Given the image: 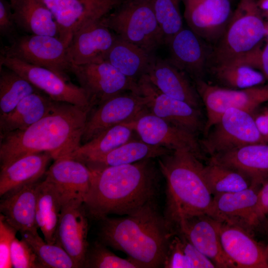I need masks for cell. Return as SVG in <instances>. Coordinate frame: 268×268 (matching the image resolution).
Returning a JSON list of instances; mask_svg holds the SVG:
<instances>
[{"label":"cell","mask_w":268,"mask_h":268,"mask_svg":"<svg viewBox=\"0 0 268 268\" xmlns=\"http://www.w3.org/2000/svg\"><path fill=\"white\" fill-rule=\"evenodd\" d=\"M89 112L58 102L51 112L26 129L0 135V167L35 153H49L54 160L69 156L81 145Z\"/></svg>","instance_id":"obj_1"},{"label":"cell","mask_w":268,"mask_h":268,"mask_svg":"<svg viewBox=\"0 0 268 268\" xmlns=\"http://www.w3.org/2000/svg\"><path fill=\"white\" fill-rule=\"evenodd\" d=\"M91 170V186L83 203L93 218L129 215L153 201L157 176L151 159Z\"/></svg>","instance_id":"obj_2"},{"label":"cell","mask_w":268,"mask_h":268,"mask_svg":"<svg viewBox=\"0 0 268 268\" xmlns=\"http://www.w3.org/2000/svg\"><path fill=\"white\" fill-rule=\"evenodd\" d=\"M101 220V242L124 252L141 268L163 266L173 232L153 201L124 217H106Z\"/></svg>","instance_id":"obj_3"},{"label":"cell","mask_w":268,"mask_h":268,"mask_svg":"<svg viewBox=\"0 0 268 268\" xmlns=\"http://www.w3.org/2000/svg\"><path fill=\"white\" fill-rule=\"evenodd\" d=\"M200 160L186 150L159 157V168L166 181L164 218L171 230L183 219L209 214L213 197Z\"/></svg>","instance_id":"obj_4"},{"label":"cell","mask_w":268,"mask_h":268,"mask_svg":"<svg viewBox=\"0 0 268 268\" xmlns=\"http://www.w3.org/2000/svg\"><path fill=\"white\" fill-rule=\"evenodd\" d=\"M101 21L118 37L151 54L164 44L151 1L121 0Z\"/></svg>","instance_id":"obj_5"},{"label":"cell","mask_w":268,"mask_h":268,"mask_svg":"<svg viewBox=\"0 0 268 268\" xmlns=\"http://www.w3.org/2000/svg\"><path fill=\"white\" fill-rule=\"evenodd\" d=\"M267 34L257 0H239L214 52L215 64L226 63L250 52Z\"/></svg>","instance_id":"obj_6"},{"label":"cell","mask_w":268,"mask_h":268,"mask_svg":"<svg viewBox=\"0 0 268 268\" xmlns=\"http://www.w3.org/2000/svg\"><path fill=\"white\" fill-rule=\"evenodd\" d=\"M0 55L47 68L69 81L71 64L67 46L58 37L35 34L17 37L1 49Z\"/></svg>","instance_id":"obj_7"},{"label":"cell","mask_w":268,"mask_h":268,"mask_svg":"<svg viewBox=\"0 0 268 268\" xmlns=\"http://www.w3.org/2000/svg\"><path fill=\"white\" fill-rule=\"evenodd\" d=\"M195 81L206 110L204 134L208 133L228 109L235 108L253 114L259 106L268 102V84L236 89L209 84L201 79Z\"/></svg>","instance_id":"obj_8"},{"label":"cell","mask_w":268,"mask_h":268,"mask_svg":"<svg viewBox=\"0 0 268 268\" xmlns=\"http://www.w3.org/2000/svg\"><path fill=\"white\" fill-rule=\"evenodd\" d=\"M70 72L85 92L91 110L122 93L137 92V81L128 78L105 60L71 64Z\"/></svg>","instance_id":"obj_9"},{"label":"cell","mask_w":268,"mask_h":268,"mask_svg":"<svg viewBox=\"0 0 268 268\" xmlns=\"http://www.w3.org/2000/svg\"><path fill=\"white\" fill-rule=\"evenodd\" d=\"M52 12L58 25L59 38L67 47L80 30L101 20L121 0H39Z\"/></svg>","instance_id":"obj_10"},{"label":"cell","mask_w":268,"mask_h":268,"mask_svg":"<svg viewBox=\"0 0 268 268\" xmlns=\"http://www.w3.org/2000/svg\"><path fill=\"white\" fill-rule=\"evenodd\" d=\"M212 127L202 142L203 148L211 156L248 144L266 143L253 114L242 110L228 109Z\"/></svg>","instance_id":"obj_11"},{"label":"cell","mask_w":268,"mask_h":268,"mask_svg":"<svg viewBox=\"0 0 268 268\" xmlns=\"http://www.w3.org/2000/svg\"><path fill=\"white\" fill-rule=\"evenodd\" d=\"M0 65L16 72L55 101L91 110L88 98L80 86L66 80L50 69L1 55Z\"/></svg>","instance_id":"obj_12"},{"label":"cell","mask_w":268,"mask_h":268,"mask_svg":"<svg viewBox=\"0 0 268 268\" xmlns=\"http://www.w3.org/2000/svg\"><path fill=\"white\" fill-rule=\"evenodd\" d=\"M135 132L140 140L169 150H186L200 159L202 147L196 134L146 111L135 119L123 123Z\"/></svg>","instance_id":"obj_13"},{"label":"cell","mask_w":268,"mask_h":268,"mask_svg":"<svg viewBox=\"0 0 268 268\" xmlns=\"http://www.w3.org/2000/svg\"><path fill=\"white\" fill-rule=\"evenodd\" d=\"M146 111L144 98L138 92L127 91L108 99L89 113L81 144L109 128L133 120Z\"/></svg>","instance_id":"obj_14"},{"label":"cell","mask_w":268,"mask_h":268,"mask_svg":"<svg viewBox=\"0 0 268 268\" xmlns=\"http://www.w3.org/2000/svg\"><path fill=\"white\" fill-rule=\"evenodd\" d=\"M137 90L149 113L195 134L201 130V114L198 108L162 93L145 75L137 81Z\"/></svg>","instance_id":"obj_15"},{"label":"cell","mask_w":268,"mask_h":268,"mask_svg":"<svg viewBox=\"0 0 268 268\" xmlns=\"http://www.w3.org/2000/svg\"><path fill=\"white\" fill-rule=\"evenodd\" d=\"M188 27L204 41L219 40L232 13L230 0H183Z\"/></svg>","instance_id":"obj_16"},{"label":"cell","mask_w":268,"mask_h":268,"mask_svg":"<svg viewBox=\"0 0 268 268\" xmlns=\"http://www.w3.org/2000/svg\"><path fill=\"white\" fill-rule=\"evenodd\" d=\"M86 211L83 202L71 200L63 204L56 233V243L83 268L89 246Z\"/></svg>","instance_id":"obj_17"},{"label":"cell","mask_w":268,"mask_h":268,"mask_svg":"<svg viewBox=\"0 0 268 268\" xmlns=\"http://www.w3.org/2000/svg\"><path fill=\"white\" fill-rule=\"evenodd\" d=\"M220 222L207 215L184 219L175 226L201 253L208 258L216 268H236L225 254L219 236Z\"/></svg>","instance_id":"obj_18"},{"label":"cell","mask_w":268,"mask_h":268,"mask_svg":"<svg viewBox=\"0 0 268 268\" xmlns=\"http://www.w3.org/2000/svg\"><path fill=\"white\" fill-rule=\"evenodd\" d=\"M59 193L63 204L74 199L84 203L90 191L92 170L84 163L69 156L54 160L45 173Z\"/></svg>","instance_id":"obj_19"},{"label":"cell","mask_w":268,"mask_h":268,"mask_svg":"<svg viewBox=\"0 0 268 268\" xmlns=\"http://www.w3.org/2000/svg\"><path fill=\"white\" fill-rule=\"evenodd\" d=\"M223 249L236 268H268V246L257 242L240 226L220 222Z\"/></svg>","instance_id":"obj_20"},{"label":"cell","mask_w":268,"mask_h":268,"mask_svg":"<svg viewBox=\"0 0 268 268\" xmlns=\"http://www.w3.org/2000/svg\"><path fill=\"white\" fill-rule=\"evenodd\" d=\"M117 35L101 21L90 24L78 31L67 47L72 65H82L104 61Z\"/></svg>","instance_id":"obj_21"},{"label":"cell","mask_w":268,"mask_h":268,"mask_svg":"<svg viewBox=\"0 0 268 268\" xmlns=\"http://www.w3.org/2000/svg\"><path fill=\"white\" fill-rule=\"evenodd\" d=\"M256 187L213 197L208 216L222 223L245 229L256 226L255 212L258 201Z\"/></svg>","instance_id":"obj_22"},{"label":"cell","mask_w":268,"mask_h":268,"mask_svg":"<svg viewBox=\"0 0 268 268\" xmlns=\"http://www.w3.org/2000/svg\"><path fill=\"white\" fill-rule=\"evenodd\" d=\"M216 161L246 176L257 187L268 178V143H254L211 156Z\"/></svg>","instance_id":"obj_23"},{"label":"cell","mask_w":268,"mask_h":268,"mask_svg":"<svg viewBox=\"0 0 268 268\" xmlns=\"http://www.w3.org/2000/svg\"><path fill=\"white\" fill-rule=\"evenodd\" d=\"M203 41L189 27H183L167 44L170 53L167 60L195 80L201 79L207 60Z\"/></svg>","instance_id":"obj_24"},{"label":"cell","mask_w":268,"mask_h":268,"mask_svg":"<svg viewBox=\"0 0 268 268\" xmlns=\"http://www.w3.org/2000/svg\"><path fill=\"white\" fill-rule=\"evenodd\" d=\"M40 181L6 194L0 201V213L20 234L24 232L38 233L36 207L37 188Z\"/></svg>","instance_id":"obj_25"},{"label":"cell","mask_w":268,"mask_h":268,"mask_svg":"<svg viewBox=\"0 0 268 268\" xmlns=\"http://www.w3.org/2000/svg\"><path fill=\"white\" fill-rule=\"evenodd\" d=\"M150 82L162 93L199 108L200 95L186 73L167 59L155 58L145 74Z\"/></svg>","instance_id":"obj_26"},{"label":"cell","mask_w":268,"mask_h":268,"mask_svg":"<svg viewBox=\"0 0 268 268\" xmlns=\"http://www.w3.org/2000/svg\"><path fill=\"white\" fill-rule=\"evenodd\" d=\"M52 159L49 153H35L23 156L0 167V196L40 180Z\"/></svg>","instance_id":"obj_27"},{"label":"cell","mask_w":268,"mask_h":268,"mask_svg":"<svg viewBox=\"0 0 268 268\" xmlns=\"http://www.w3.org/2000/svg\"><path fill=\"white\" fill-rule=\"evenodd\" d=\"M58 102L42 92L25 97L11 111L0 115V135L26 129L51 112Z\"/></svg>","instance_id":"obj_28"},{"label":"cell","mask_w":268,"mask_h":268,"mask_svg":"<svg viewBox=\"0 0 268 268\" xmlns=\"http://www.w3.org/2000/svg\"><path fill=\"white\" fill-rule=\"evenodd\" d=\"M172 151L164 147L147 144L141 140H130L106 153L87 159L82 162L90 169H100L159 158Z\"/></svg>","instance_id":"obj_29"},{"label":"cell","mask_w":268,"mask_h":268,"mask_svg":"<svg viewBox=\"0 0 268 268\" xmlns=\"http://www.w3.org/2000/svg\"><path fill=\"white\" fill-rule=\"evenodd\" d=\"M155 59L153 54L117 36L105 60L128 78L137 81L147 73Z\"/></svg>","instance_id":"obj_30"},{"label":"cell","mask_w":268,"mask_h":268,"mask_svg":"<svg viewBox=\"0 0 268 268\" xmlns=\"http://www.w3.org/2000/svg\"><path fill=\"white\" fill-rule=\"evenodd\" d=\"M17 28L30 34L58 37V25L47 7L39 0H18L12 7Z\"/></svg>","instance_id":"obj_31"},{"label":"cell","mask_w":268,"mask_h":268,"mask_svg":"<svg viewBox=\"0 0 268 268\" xmlns=\"http://www.w3.org/2000/svg\"><path fill=\"white\" fill-rule=\"evenodd\" d=\"M63 205L61 197L53 184L46 178L37 188L36 219L45 241L56 243V233Z\"/></svg>","instance_id":"obj_32"},{"label":"cell","mask_w":268,"mask_h":268,"mask_svg":"<svg viewBox=\"0 0 268 268\" xmlns=\"http://www.w3.org/2000/svg\"><path fill=\"white\" fill-rule=\"evenodd\" d=\"M133 131L124 124L113 126L81 144L69 157L83 162L106 153L131 140Z\"/></svg>","instance_id":"obj_33"},{"label":"cell","mask_w":268,"mask_h":268,"mask_svg":"<svg viewBox=\"0 0 268 268\" xmlns=\"http://www.w3.org/2000/svg\"><path fill=\"white\" fill-rule=\"evenodd\" d=\"M163 267L165 268H213L215 265L184 236H171Z\"/></svg>","instance_id":"obj_34"},{"label":"cell","mask_w":268,"mask_h":268,"mask_svg":"<svg viewBox=\"0 0 268 268\" xmlns=\"http://www.w3.org/2000/svg\"><path fill=\"white\" fill-rule=\"evenodd\" d=\"M203 172L212 195L235 192L251 186L249 179L244 174L210 158L204 165Z\"/></svg>","instance_id":"obj_35"},{"label":"cell","mask_w":268,"mask_h":268,"mask_svg":"<svg viewBox=\"0 0 268 268\" xmlns=\"http://www.w3.org/2000/svg\"><path fill=\"white\" fill-rule=\"evenodd\" d=\"M41 92L16 72L0 67V115L11 111L25 97Z\"/></svg>","instance_id":"obj_36"},{"label":"cell","mask_w":268,"mask_h":268,"mask_svg":"<svg viewBox=\"0 0 268 268\" xmlns=\"http://www.w3.org/2000/svg\"><path fill=\"white\" fill-rule=\"evenodd\" d=\"M213 71L222 84L236 89L263 84L266 79L263 73L256 69L233 62L216 64Z\"/></svg>","instance_id":"obj_37"},{"label":"cell","mask_w":268,"mask_h":268,"mask_svg":"<svg viewBox=\"0 0 268 268\" xmlns=\"http://www.w3.org/2000/svg\"><path fill=\"white\" fill-rule=\"evenodd\" d=\"M33 249L44 268H78L79 265L60 246L50 244L38 233L24 232L20 234Z\"/></svg>","instance_id":"obj_38"},{"label":"cell","mask_w":268,"mask_h":268,"mask_svg":"<svg viewBox=\"0 0 268 268\" xmlns=\"http://www.w3.org/2000/svg\"><path fill=\"white\" fill-rule=\"evenodd\" d=\"M181 0H152L153 9L162 33L164 44L183 27L180 3Z\"/></svg>","instance_id":"obj_39"},{"label":"cell","mask_w":268,"mask_h":268,"mask_svg":"<svg viewBox=\"0 0 268 268\" xmlns=\"http://www.w3.org/2000/svg\"><path fill=\"white\" fill-rule=\"evenodd\" d=\"M101 242L89 245L83 268H141L135 261L128 257L123 259L110 251Z\"/></svg>","instance_id":"obj_40"},{"label":"cell","mask_w":268,"mask_h":268,"mask_svg":"<svg viewBox=\"0 0 268 268\" xmlns=\"http://www.w3.org/2000/svg\"><path fill=\"white\" fill-rule=\"evenodd\" d=\"M10 257L14 268H44L32 247L22 238L13 240Z\"/></svg>","instance_id":"obj_41"},{"label":"cell","mask_w":268,"mask_h":268,"mask_svg":"<svg viewBox=\"0 0 268 268\" xmlns=\"http://www.w3.org/2000/svg\"><path fill=\"white\" fill-rule=\"evenodd\" d=\"M17 230L10 225L3 215L0 214V268H12L10 251L11 243Z\"/></svg>","instance_id":"obj_42"},{"label":"cell","mask_w":268,"mask_h":268,"mask_svg":"<svg viewBox=\"0 0 268 268\" xmlns=\"http://www.w3.org/2000/svg\"><path fill=\"white\" fill-rule=\"evenodd\" d=\"M10 3L6 0H0V34L2 37L16 38L17 26L15 22Z\"/></svg>","instance_id":"obj_43"},{"label":"cell","mask_w":268,"mask_h":268,"mask_svg":"<svg viewBox=\"0 0 268 268\" xmlns=\"http://www.w3.org/2000/svg\"><path fill=\"white\" fill-rule=\"evenodd\" d=\"M268 214V178L262 184L258 192V201L255 212V219L257 226Z\"/></svg>","instance_id":"obj_44"},{"label":"cell","mask_w":268,"mask_h":268,"mask_svg":"<svg viewBox=\"0 0 268 268\" xmlns=\"http://www.w3.org/2000/svg\"><path fill=\"white\" fill-rule=\"evenodd\" d=\"M256 127L264 142L268 143V118L263 110L258 112L256 111L253 114Z\"/></svg>","instance_id":"obj_45"},{"label":"cell","mask_w":268,"mask_h":268,"mask_svg":"<svg viewBox=\"0 0 268 268\" xmlns=\"http://www.w3.org/2000/svg\"><path fill=\"white\" fill-rule=\"evenodd\" d=\"M260 70L266 78H268V43L262 50Z\"/></svg>","instance_id":"obj_46"},{"label":"cell","mask_w":268,"mask_h":268,"mask_svg":"<svg viewBox=\"0 0 268 268\" xmlns=\"http://www.w3.org/2000/svg\"><path fill=\"white\" fill-rule=\"evenodd\" d=\"M257 3L262 11L268 14V0H257Z\"/></svg>","instance_id":"obj_47"},{"label":"cell","mask_w":268,"mask_h":268,"mask_svg":"<svg viewBox=\"0 0 268 268\" xmlns=\"http://www.w3.org/2000/svg\"><path fill=\"white\" fill-rule=\"evenodd\" d=\"M10 0L9 2L10 3L11 7L12 8V7L14 6V5L15 4L16 2H17L18 0Z\"/></svg>","instance_id":"obj_48"},{"label":"cell","mask_w":268,"mask_h":268,"mask_svg":"<svg viewBox=\"0 0 268 268\" xmlns=\"http://www.w3.org/2000/svg\"><path fill=\"white\" fill-rule=\"evenodd\" d=\"M265 112L266 113V114H267V116H268V107L265 108L264 109Z\"/></svg>","instance_id":"obj_49"},{"label":"cell","mask_w":268,"mask_h":268,"mask_svg":"<svg viewBox=\"0 0 268 268\" xmlns=\"http://www.w3.org/2000/svg\"><path fill=\"white\" fill-rule=\"evenodd\" d=\"M266 27H267V34L266 35L268 36V23L267 24H266Z\"/></svg>","instance_id":"obj_50"},{"label":"cell","mask_w":268,"mask_h":268,"mask_svg":"<svg viewBox=\"0 0 268 268\" xmlns=\"http://www.w3.org/2000/svg\"><path fill=\"white\" fill-rule=\"evenodd\" d=\"M134 0L150 1H152V0Z\"/></svg>","instance_id":"obj_51"}]
</instances>
